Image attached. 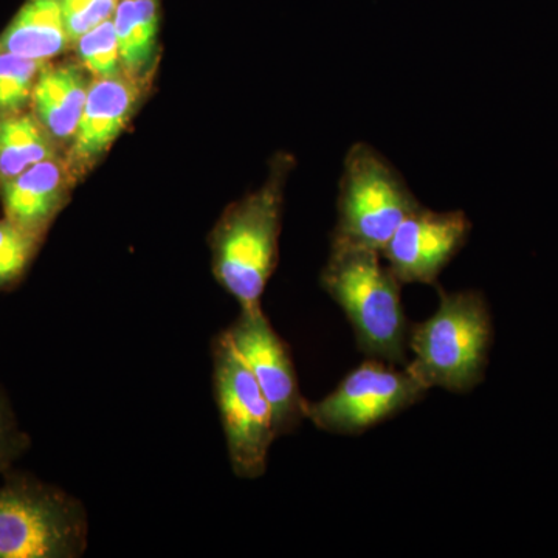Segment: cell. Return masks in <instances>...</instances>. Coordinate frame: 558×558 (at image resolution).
Segmentation results:
<instances>
[{
  "mask_svg": "<svg viewBox=\"0 0 558 558\" xmlns=\"http://www.w3.org/2000/svg\"><path fill=\"white\" fill-rule=\"evenodd\" d=\"M293 168L289 153L275 154L266 182L223 209L209 233L213 277L240 310L263 306L277 270L286 185Z\"/></svg>",
  "mask_w": 558,
  "mask_h": 558,
  "instance_id": "1",
  "label": "cell"
},
{
  "mask_svg": "<svg viewBox=\"0 0 558 558\" xmlns=\"http://www.w3.org/2000/svg\"><path fill=\"white\" fill-rule=\"evenodd\" d=\"M322 288L343 310L366 357L403 365L409 330L402 306V282L381 264L379 252L330 247Z\"/></svg>",
  "mask_w": 558,
  "mask_h": 558,
  "instance_id": "2",
  "label": "cell"
},
{
  "mask_svg": "<svg viewBox=\"0 0 558 558\" xmlns=\"http://www.w3.org/2000/svg\"><path fill=\"white\" fill-rule=\"evenodd\" d=\"M439 296L438 311L409 330L414 360L405 368L428 388L464 395L486 376L494 339L490 310L478 290H440Z\"/></svg>",
  "mask_w": 558,
  "mask_h": 558,
  "instance_id": "3",
  "label": "cell"
},
{
  "mask_svg": "<svg viewBox=\"0 0 558 558\" xmlns=\"http://www.w3.org/2000/svg\"><path fill=\"white\" fill-rule=\"evenodd\" d=\"M421 207L387 157L368 143H354L343 161L330 247L381 253L400 223Z\"/></svg>",
  "mask_w": 558,
  "mask_h": 558,
  "instance_id": "4",
  "label": "cell"
},
{
  "mask_svg": "<svg viewBox=\"0 0 558 558\" xmlns=\"http://www.w3.org/2000/svg\"><path fill=\"white\" fill-rule=\"evenodd\" d=\"M213 391L231 470L241 480L266 473L275 432L274 411L226 330L211 341Z\"/></svg>",
  "mask_w": 558,
  "mask_h": 558,
  "instance_id": "5",
  "label": "cell"
},
{
  "mask_svg": "<svg viewBox=\"0 0 558 558\" xmlns=\"http://www.w3.org/2000/svg\"><path fill=\"white\" fill-rule=\"evenodd\" d=\"M84 506L60 490L0 488V558H76L87 549Z\"/></svg>",
  "mask_w": 558,
  "mask_h": 558,
  "instance_id": "6",
  "label": "cell"
},
{
  "mask_svg": "<svg viewBox=\"0 0 558 558\" xmlns=\"http://www.w3.org/2000/svg\"><path fill=\"white\" fill-rule=\"evenodd\" d=\"M409 369L368 359L318 402H307L306 418L323 432L360 435L410 409L428 392Z\"/></svg>",
  "mask_w": 558,
  "mask_h": 558,
  "instance_id": "7",
  "label": "cell"
},
{
  "mask_svg": "<svg viewBox=\"0 0 558 558\" xmlns=\"http://www.w3.org/2000/svg\"><path fill=\"white\" fill-rule=\"evenodd\" d=\"M223 330L269 400L278 438L295 432L306 418L307 400L301 395L288 344L270 325L263 306L240 310Z\"/></svg>",
  "mask_w": 558,
  "mask_h": 558,
  "instance_id": "8",
  "label": "cell"
},
{
  "mask_svg": "<svg viewBox=\"0 0 558 558\" xmlns=\"http://www.w3.org/2000/svg\"><path fill=\"white\" fill-rule=\"evenodd\" d=\"M154 78H137L121 70L108 78H92L78 130L64 160L76 185L108 156L153 89Z\"/></svg>",
  "mask_w": 558,
  "mask_h": 558,
  "instance_id": "9",
  "label": "cell"
},
{
  "mask_svg": "<svg viewBox=\"0 0 558 558\" xmlns=\"http://www.w3.org/2000/svg\"><path fill=\"white\" fill-rule=\"evenodd\" d=\"M472 229L461 209L433 211L422 205L400 223L380 256L402 284H436L468 244Z\"/></svg>",
  "mask_w": 558,
  "mask_h": 558,
  "instance_id": "10",
  "label": "cell"
},
{
  "mask_svg": "<svg viewBox=\"0 0 558 558\" xmlns=\"http://www.w3.org/2000/svg\"><path fill=\"white\" fill-rule=\"evenodd\" d=\"M75 186L64 157L40 161L16 178L0 183L5 219L44 238L51 222L69 204Z\"/></svg>",
  "mask_w": 558,
  "mask_h": 558,
  "instance_id": "11",
  "label": "cell"
},
{
  "mask_svg": "<svg viewBox=\"0 0 558 558\" xmlns=\"http://www.w3.org/2000/svg\"><path fill=\"white\" fill-rule=\"evenodd\" d=\"M92 76L75 58L49 62L40 70L32 94V112L46 128L62 154L75 137Z\"/></svg>",
  "mask_w": 558,
  "mask_h": 558,
  "instance_id": "12",
  "label": "cell"
},
{
  "mask_svg": "<svg viewBox=\"0 0 558 558\" xmlns=\"http://www.w3.org/2000/svg\"><path fill=\"white\" fill-rule=\"evenodd\" d=\"M0 51L44 64L70 51L60 0H27L0 35Z\"/></svg>",
  "mask_w": 558,
  "mask_h": 558,
  "instance_id": "13",
  "label": "cell"
},
{
  "mask_svg": "<svg viewBox=\"0 0 558 558\" xmlns=\"http://www.w3.org/2000/svg\"><path fill=\"white\" fill-rule=\"evenodd\" d=\"M112 21L121 70L137 78H156L160 62L159 0H119Z\"/></svg>",
  "mask_w": 558,
  "mask_h": 558,
  "instance_id": "14",
  "label": "cell"
},
{
  "mask_svg": "<svg viewBox=\"0 0 558 558\" xmlns=\"http://www.w3.org/2000/svg\"><path fill=\"white\" fill-rule=\"evenodd\" d=\"M58 157L64 154L32 110L0 117V183Z\"/></svg>",
  "mask_w": 558,
  "mask_h": 558,
  "instance_id": "15",
  "label": "cell"
},
{
  "mask_svg": "<svg viewBox=\"0 0 558 558\" xmlns=\"http://www.w3.org/2000/svg\"><path fill=\"white\" fill-rule=\"evenodd\" d=\"M44 62L0 51V117L27 110Z\"/></svg>",
  "mask_w": 558,
  "mask_h": 558,
  "instance_id": "16",
  "label": "cell"
},
{
  "mask_svg": "<svg viewBox=\"0 0 558 558\" xmlns=\"http://www.w3.org/2000/svg\"><path fill=\"white\" fill-rule=\"evenodd\" d=\"M72 51L92 78H108L121 72L119 39L112 17L81 36Z\"/></svg>",
  "mask_w": 558,
  "mask_h": 558,
  "instance_id": "17",
  "label": "cell"
},
{
  "mask_svg": "<svg viewBox=\"0 0 558 558\" xmlns=\"http://www.w3.org/2000/svg\"><path fill=\"white\" fill-rule=\"evenodd\" d=\"M43 236L0 220V288L20 279L32 263Z\"/></svg>",
  "mask_w": 558,
  "mask_h": 558,
  "instance_id": "18",
  "label": "cell"
},
{
  "mask_svg": "<svg viewBox=\"0 0 558 558\" xmlns=\"http://www.w3.org/2000/svg\"><path fill=\"white\" fill-rule=\"evenodd\" d=\"M62 20L70 40V51L86 35L116 13V0H60Z\"/></svg>",
  "mask_w": 558,
  "mask_h": 558,
  "instance_id": "19",
  "label": "cell"
},
{
  "mask_svg": "<svg viewBox=\"0 0 558 558\" xmlns=\"http://www.w3.org/2000/svg\"><path fill=\"white\" fill-rule=\"evenodd\" d=\"M7 442H9V436H7L5 422H3L2 413H0V458H2Z\"/></svg>",
  "mask_w": 558,
  "mask_h": 558,
  "instance_id": "20",
  "label": "cell"
},
{
  "mask_svg": "<svg viewBox=\"0 0 558 558\" xmlns=\"http://www.w3.org/2000/svg\"><path fill=\"white\" fill-rule=\"evenodd\" d=\"M116 2H119V0H116Z\"/></svg>",
  "mask_w": 558,
  "mask_h": 558,
  "instance_id": "21",
  "label": "cell"
}]
</instances>
